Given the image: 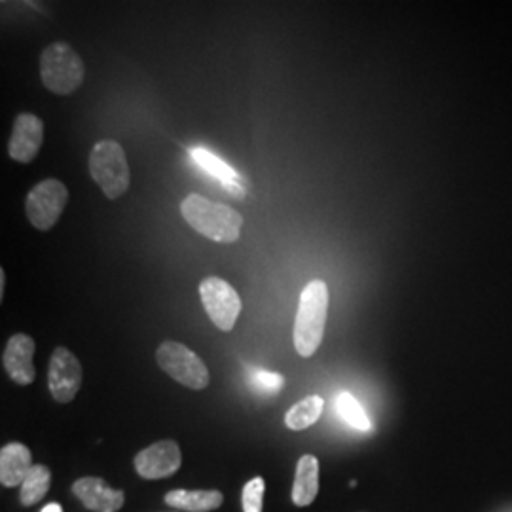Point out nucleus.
<instances>
[{
  "mask_svg": "<svg viewBox=\"0 0 512 512\" xmlns=\"http://www.w3.org/2000/svg\"><path fill=\"white\" fill-rule=\"evenodd\" d=\"M37 344L27 334H14L2 353V366L8 376L19 385H29L35 382L37 370L33 365Z\"/></svg>",
  "mask_w": 512,
  "mask_h": 512,
  "instance_id": "11",
  "label": "nucleus"
},
{
  "mask_svg": "<svg viewBox=\"0 0 512 512\" xmlns=\"http://www.w3.org/2000/svg\"><path fill=\"white\" fill-rule=\"evenodd\" d=\"M264 480L260 476H256L253 480H249L243 488L241 494V503H243V512H262V501H264Z\"/></svg>",
  "mask_w": 512,
  "mask_h": 512,
  "instance_id": "21",
  "label": "nucleus"
},
{
  "mask_svg": "<svg viewBox=\"0 0 512 512\" xmlns=\"http://www.w3.org/2000/svg\"><path fill=\"white\" fill-rule=\"evenodd\" d=\"M329 315V287L315 279L304 287L294 317V348L300 357H311L323 342Z\"/></svg>",
  "mask_w": 512,
  "mask_h": 512,
  "instance_id": "1",
  "label": "nucleus"
},
{
  "mask_svg": "<svg viewBox=\"0 0 512 512\" xmlns=\"http://www.w3.org/2000/svg\"><path fill=\"white\" fill-rule=\"evenodd\" d=\"M156 361L169 378L188 389L202 391L209 385L207 366L192 349L186 348L181 342L167 340L160 344L156 351Z\"/></svg>",
  "mask_w": 512,
  "mask_h": 512,
  "instance_id": "5",
  "label": "nucleus"
},
{
  "mask_svg": "<svg viewBox=\"0 0 512 512\" xmlns=\"http://www.w3.org/2000/svg\"><path fill=\"white\" fill-rule=\"evenodd\" d=\"M181 450L175 440H160L135 456V469L145 480H160L181 469Z\"/></svg>",
  "mask_w": 512,
  "mask_h": 512,
  "instance_id": "9",
  "label": "nucleus"
},
{
  "mask_svg": "<svg viewBox=\"0 0 512 512\" xmlns=\"http://www.w3.org/2000/svg\"><path fill=\"white\" fill-rule=\"evenodd\" d=\"M224 495L219 490H173L165 495V503L177 511L211 512L219 509Z\"/></svg>",
  "mask_w": 512,
  "mask_h": 512,
  "instance_id": "15",
  "label": "nucleus"
},
{
  "mask_svg": "<svg viewBox=\"0 0 512 512\" xmlns=\"http://www.w3.org/2000/svg\"><path fill=\"white\" fill-rule=\"evenodd\" d=\"M44 141V122L37 114L21 112L14 120V129L8 141V154L19 164H31Z\"/></svg>",
  "mask_w": 512,
  "mask_h": 512,
  "instance_id": "10",
  "label": "nucleus"
},
{
  "mask_svg": "<svg viewBox=\"0 0 512 512\" xmlns=\"http://www.w3.org/2000/svg\"><path fill=\"white\" fill-rule=\"evenodd\" d=\"M319 494V459L311 454L302 456L294 475L293 501L298 507H308Z\"/></svg>",
  "mask_w": 512,
  "mask_h": 512,
  "instance_id": "14",
  "label": "nucleus"
},
{
  "mask_svg": "<svg viewBox=\"0 0 512 512\" xmlns=\"http://www.w3.org/2000/svg\"><path fill=\"white\" fill-rule=\"evenodd\" d=\"M82 365L73 351L67 348H55L48 366V387L59 404L73 401L82 387Z\"/></svg>",
  "mask_w": 512,
  "mask_h": 512,
  "instance_id": "8",
  "label": "nucleus"
},
{
  "mask_svg": "<svg viewBox=\"0 0 512 512\" xmlns=\"http://www.w3.org/2000/svg\"><path fill=\"white\" fill-rule=\"evenodd\" d=\"M88 169L109 200H118L128 192L131 184L128 158L116 141H99L90 152Z\"/></svg>",
  "mask_w": 512,
  "mask_h": 512,
  "instance_id": "4",
  "label": "nucleus"
},
{
  "mask_svg": "<svg viewBox=\"0 0 512 512\" xmlns=\"http://www.w3.org/2000/svg\"><path fill=\"white\" fill-rule=\"evenodd\" d=\"M40 512H63V509H61L59 503H50V505H46Z\"/></svg>",
  "mask_w": 512,
  "mask_h": 512,
  "instance_id": "24",
  "label": "nucleus"
},
{
  "mask_svg": "<svg viewBox=\"0 0 512 512\" xmlns=\"http://www.w3.org/2000/svg\"><path fill=\"white\" fill-rule=\"evenodd\" d=\"M84 76V61L67 42H54L40 54L42 84L55 95H73L84 84Z\"/></svg>",
  "mask_w": 512,
  "mask_h": 512,
  "instance_id": "3",
  "label": "nucleus"
},
{
  "mask_svg": "<svg viewBox=\"0 0 512 512\" xmlns=\"http://www.w3.org/2000/svg\"><path fill=\"white\" fill-rule=\"evenodd\" d=\"M338 412L351 427H355L359 431H365V433L372 429V421L368 420L365 408L359 404V401L351 393H342L338 397Z\"/></svg>",
  "mask_w": 512,
  "mask_h": 512,
  "instance_id": "19",
  "label": "nucleus"
},
{
  "mask_svg": "<svg viewBox=\"0 0 512 512\" xmlns=\"http://www.w3.org/2000/svg\"><path fill=\"white\" fill-rule=\"evenodd\" d=\"M67 203V186L57 179H44L42 183L35 184L33 190L27 194L25 213L37 230L46 232L54 228L57 220L61 219Z\"/></svg>",
  "mask_w": 512,
  "mask_h": 512,
  "instance_id": "6",
  "label": "nucleus"
},
{
  "mask_svg": "<svg viewBox=\"0 0 512 512\" xmlns=\"http://www.w3.org/2000/svg\"><path fill=\"white\" fill-rule=\"evenodd\" d=\"M190 156L209 175L217 177L220 183H224V181L239 183V175L236 173V169H232L224 160H220L219 156H215L211 150L203 147L190 148Z\"/></svg>",
  "mask_w": 512,
  "mask_h": 512,
  "instance_id": "18",
  "label": "nucleus"
},
{
  "mask_svg": "<svg viewBox=\"0 0 512 512\" xmlns=\"http://www.w3.org/2000/svg\"><path fill=\"white\" fill-rule=\"evenodd\" d=\"M4 291H6V272L0 270V300L4 298Z\"/></svg>",
  "mask_w": 512,
  "mask_h": 512,
  "instance_id": "23",
  "label": "nucleus"
},
{
  "mask_svg": "<svg viewBox=\"0 0 512 512\" xmlns=\"http://www.w3.org/2000/svg\"><path fill=\"white\" fill-rule=\"evenodd\" d=\"M220 184L226 188V192H228L230 196H234V198H238V200L245 198V190H243L241 184L234 183V181H224V183Z\"/></svg>",
  "mask_w": 512,
  "mask_h": 512,
  "instance_id": "22",
  "label": "nucleus"
},
{
  "mask_svg": "<svg viewBox=\"0 0 512 512\" xmlns=\"http://www.w3.org/2000/svg\"><path fill=\"white\" fill-rule=\"evenodd\" d=\"M35 467L29 448L21 442H10L0 450V482L6 488H16L25 482Z\"/></svg>",
  "mask_w": 512,
  "mask_h": 512,
  "instance_id": "13",
  "label": "nucleus"
},
{
  "mask_svg": "<svg viewBox=\"0 0 512 512\" xmlns=\"http://www.w3.org/2000/svg\"><path fill=\"white\" fill-rule=\"evenodd\" d=\"M323 408H325V401L319 395H310L304 401L294 404L285 416V423L293 431H304L319 421Z\"/></svg>",
  "mask_w": 512,
  "mask_h": 512,
  "instance_id": "16",
  "label": "nucleus"
},
{
  "mask_svg": "<svg viewBox=\"0 0 512 512\" xmlns=\"http://www.w3.org/2000/svg\"><path fill=\"white\" fill-rule=\"evenodd\" d=\"M200 296L203 308L217 329L230 332L236 327V321L241 313V298L228 281L220 277L203 279Z\"/></svg>",
  "mask_w": 512,
  "mask_h": 512,
  "instance_id": "7",
  "label": "nucleus"
},
{
  "mask_svg": "<svg viewBox=\"0 0 512 512\" xmlns=\"http://www.w3.org/2000/svg\"><path fill=\"white\" fill-rule=\"evenodd\" d=\"M50 486H52L50 469L46 465H35L25 478V482L21 484V494H19L21 505L25 507L37 505L38 501H42L50 492Z\"/></svg>",
  "mask_w": 512,
  "mask_h": 512,
  "instance_id": "17",
  "label": "nucleus"
},
{
  "mask_svg": "<svg viewBox=\"0 0 512 512\" xmlns=\"http://www.w3.org/2000/svg\"><path fill=\"white\" fill-rule=\"evenodd\" d=\"M249 384L255 387L256 391L266 393V395H275L283 389L285 378L277 372H268V370H255L249 376Z\"/></svg>",
  "mask_w": 512,
  "mask_h": 512,
  "instance_id": "20",
  "label": "nucleus"
},
{
  "mask_svg": "<svg viewBox=\"0 0 512 512\" xmlns=\"http://www.w3.org/2000/svg\"><path fill=\"white\" fill-rule=\"evenodd\" d=\"M73 494L93 512L120 511L126 503V494L122 490H112L103 478L86 476L73 484Z\"/></svg>",
  "mask_w": 512,
  "mask_h": 512,
  "instance_id": "12",
  "label": "nucleus"
},
{
  "mask_svg": "<svg viewBox=\"0 0 512 512\" xmlns=\"http://www.w3.org/2000/svg\"><path fill=\"white\" fill-rule=\"evenodd\" d=\"M183 219L198 232L217 243L238 241L243 217L224 203L207 200L202 194H190L181 205Z\"/></svg>",
  "mask_w": 512,
  "mask_h": 512,
  "instance_id": "2",
  "label": "nucleus"
}]
</instances>
